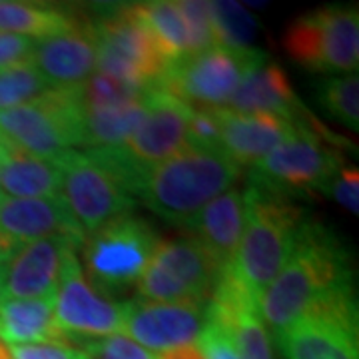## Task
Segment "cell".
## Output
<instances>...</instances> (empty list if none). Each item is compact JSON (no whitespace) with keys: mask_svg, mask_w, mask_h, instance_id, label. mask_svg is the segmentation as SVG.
Returning a JSON list of instances; mask_svg holds the SVG:
<instances>
[{"mask_svg":"<svg viewBox=\"0 0 359 359\" xmlns=\"http://www.w3.org/2000/svg\"><path fill=\"white\" fill-rule=\"evenodd\" d=\"M233 114H273L297 120L306 112L282 66L276 62L252 68L226 106Z\"/></svg>","mask_w":359,"mask_h":359,"instance_id":"cell-19","label":"cell"},{"mask_svg":"<svg viewBox=\"0 0 359 359\" xmlns=\"http://www.w3.org/2000/svg\"><path fill=\"white\" fill-rule=\"evenodd\" d=\"M320 104L339 120L346 124L347 128L358 132L359 128V76L358 72L351 74H341V76H330L321 82Z\"/></svg>","mask_w":359,"mask_h":359,"instance_id":"cell-30","label":"cell"},{"mask_svg":"<svg viewBox=\"0 0 359 359\" xmlns=\"http://www.w3.org/2000/svg\"><path fill=\"white\" fill-rule=\"evenodd\" d=\"M323 194L332 196L337 204L346 208L353 216L359 214V170L344 166L323 188Z\"/></svg>","mask_w":359,"mask_h":359,"instance_id":"cell-35","label":"cell"},{"mask_svg":"<svg viewBox=\"0 0 359 359\" xmlns=\"http://www.w3.org/2000/svg\"><path fill=\"white\" fill-rule=\"evenodd\" d=\"M219 134H222V116L219 110L212 108H192L188 122V146L219 150Z\"/></svg>","mask_w":359,"mask_h":359,"instance_id":"cell-34","label":"cell"},{"mask_svg":"<svg viewBox=\"0 0 359 359\" xmlns=\"http://www.w3.org/2000/svg\"><path fill=\"white\" fill-rule=\"evenodd\" d=\"M46 238H65L82 248L86 233L58 198H8L0 196V242L13 254L16 248Z\"/></svg>","mask_w":359,"mask_h":359,"instance_id":"cell-14","label":"cell"},{"mask_svg":"<svg viewBox=\"0 0 359 359\" xmlns=\"http://www.w3.org/2000/svg\"><path fill=\"white\" fill-rule=\"evenodd\" d=\"M80 16L62 6L0 0V30L26 39L42 40L76 25Z\"/></svg>","mask_w":359,"mask_h":359,"instance_id":"cell-24","label":"cell"},{"mask_svg":"<svg viewBox=\"0 0 359 359\" xmlns=\"http://www.w3.org/2000/svg\"><path fill=\"white\" fill-rule=\"evenodd\" d=\"M56 162L60 168V196L86 236L128 214L134 205L128 188L88 150H68Z\"/></svg>","mask_w":359,"mask_h":359,"instance_id":"cell-11","label":"cell"},{"mask_svg":"<svg viewBox=\"0 0 359 359\" xmlns=\"http://www.w3.org/2000/svg\"><path fill=\"white\" fill-rule=\"evenodd\" d=\"M192 108L164 88H154L138 130L128 140L106 148H84L110 168L136 200L144 176L188 146V122Z\"/></svg>","mask_w":359,"mask_h":359,"instance_id":"cell-5","label":"cell"},{"mask_svg":"<svg viewBox=\"0 0 359 359\" xmlns=\"http://www.w3.org/2000/svg\"><path fill=\"white\" fill-rule=\"evenodd\" d=\"M212 22L216 46L250 50L254 48L252 42L256 39L257 22L252 14L240 2L219 0L212 2Z\"/></svg>","mask_w":359,"mask_h":359,"instance_id":"cell-27","label":"cell"},{"mask_svg":"<svg viewBox=\"0 0 359 359\" xmlns=\"http://www.w3.org/2000/svg\"><path fill=\"white\" fill-rule=\"evenodd\" d=\"M208 325V304L196 302H148L134 297L124 302V330L136 344L154 351L196 344Z\"/></svg>","mask_w":359,"mask_h":359,"instance_id":"cell-13","label":"cell"},{"mask_svg":"<svg viewBox=\"0 0 359 359\" xmlns=\"http://www.w3.org/2000/svg\"><path fill=\"white\" fill-rule=\"evenodd\" d=\"M244 231L230 269L259 304L264 292L287 262L306 212L294 198L257 184L244 188Z\"/></svg>","mask_w":359,"mask_h":359,"instance_id":"cell-2","label":"cell"},{"mask_svg":"<svg viewBox=\"0 0 359 359\" xmlns=\"http://www.w3.org/2000/svg\"><path fill=\"white\" fill-rule=\"evenodd\" d=\"M82 349L88 359H158L146 347L136 344L132 337L124 334L106 335L98 339L82 341Z\"/></svg>","mask_w":359,"mask_h":359,"instance_id":"cell-33","label":"cell"},{"mask_svg":"<svg viewBox=\"0 0 359 359\" xmlns=\"http://www.w3.org/2000/svg\"><path fill=\"white\" fill-rule=\"evenodd\" d=\"M346 287H353L349 250L325 224L306 218L287 262L259 299V316L280 334L323 297Z\"/></svg>","mask_w":359,"mask_h":359,"instance_id":"cell-1","label":"cell"},{"mask_svg":"<svg viewBox=\"0 0 359 359\" xmlns=\"http://www.w3.org/2000/svg\"><path fill=\"white\" fill-rule=\"evenodd\" d=\"M36 40L0 30V70L32 62Z\"/></svg>","mask_w":359,"mask_h":359,"instance_id":"cell-37","label":"cell"},{"mask_svg":"<svg viewBox=\"0 0 359 359\" xmlns=\"http://www.w3.org/2000/svg\"><path fill=\"white\" fill-rule=\"evenodd\" d=\"M158 359H205L204 351L200 344H188V346L174 347V349H168V351H162V355Z\"/></svg>","mask_w":359,"mask_h":359,"instance_id":"cell-39","label":"cell"},{"mask_svg":"<svg viewBox=\"0 0 359 359\" xmlns=\"http://www.w3.org/2000/svg\"><path fill=\"white\" fill-rule=\"evenodd\" d=\"M178 8L188 28V56L214 48L216 36L212 22V2L180 0Z\"/></svg>","mask_w":359,"mask_h":359,"instance_id":"cell-32","label":"cell"},{"mask_svg":"<svg viewBox=\"0 0 359 359\" xmlns=\"http://www.w3.org/2000/svg\"><path fill=\"white\" fill-rule=\"evenodd\" d=\"M0 188L8 198H58V162L25 154L0 140Z\"/></svg>","mask_w":359,"mask_h":359,"instance_id":"cell-21","label":"cell"},{"mask_svg":"<svg viewBox=\"0 0 359 359\" xmlns=\"http://www.w3.org/2000/svg\"><path fill=\"white\" fill-rule=\"evenodd\" d=\"M0 337L8 346L70 341L54 318V297L0 299Z\"/></svg>","mask_w":359,"mask_h":359,"instance_id":"cell-22","label":"cell"},{"mask_svg":"<svg viewBox=\"0 0 359 359\" xmlns=\"http://www.w3.org/2000/svg\"><path fill=\"white\" fill-rule=\"evenodd\" d=\"M244 218V190L233 186L204 205L186 230L192 231L194 240L204 245L222 268L228 269L238 252Z\"/></svg>","mask_w":359,"mask_h":359,"instance_id":"cell-20","label":"cell"},{"mask_svg":"<svg viewBox=\"0 0 359 359\" xmlns=\"http://www.w3.org/2000/svg\"><path fill=\"white\" fill-rule=\"evenodd\" d=\"M321 22V72L351 74L359 65V13L355 6L318 8Z\"/></svg>","mask_w":359,"mask_h":359,"instance_id":"cell-23","label":"cell"},{"mask_svg":"<svg viewBox=\"0 0 359 359\" xmlns=\"http://www.w3.org/2000/svg\"><path fill=\"white\" fill-rule=\"evenodd\" d=\"M98 62V40L90 20L48 39L36 40L32 65L50 88H74L86 82Z\"/></svg>","mask_w":359,"mask_h":359,"instance_id":"cell-16","label":"cell"},{"mask_svg":"<svg viewBox=\"0 0 359 359\" xmlns=\"http://www.w3.org/2000/svg\"><path fill=\"white\" fill-rule=\"evenodd\" d=\"M240 174L242 168L222 150L186 146L144 176L136 198L156 216L186 228L204 205L233 188Z\"/></svg>","mask_w":359,"mask_h":359,"instance_id":"cell-3","label":"cell"},{"mask_svg":"<svg viewBox=\"0 0 359 359\" xmlns=\"http://www.w3.org/2000/svg\"><path fill=\"white\" fill-rule=\"evenodd\" d=\"M224 271L192 236L158 238L136 290L138 297L148 302L208 304Z\"/></svg>","mask_w":359,"mask_h":359,"instance_id":"cell-9","label":"cell"},{"mask_svg":"<svg viewBox=\"0 0 359 359\" xmlns=\"http://www.w3.org/2000/svg\"><path fill=\"white\" fill-rule=\"evenodd\" d=\"M198 344L202 347L205 359H238L236 349L231 346L230 335L222 327H218L216 323L208 321L204 334L200 335Z\"/></svg>","mask_w":359,"mask_h":359,"instance_id":"cell-38","label":"cell"},{"mask_svg":"<svg viewBox=\"0 0 359 359\" xmlns=\"http://www.w3.org/2000/svg\"><path fill=\"white\" fill-rule=\"evenodd\" d=\"M344 166L341 140L306 110L297 118L294 134L250 168V184L295 198L323 192L325 184Z\"/></svg>","mask_w":359,"mask_h":359,"instance_id":"cell-4","label":"cell"},{"mask_svg":"<svg viewBox=\"0 0 359 359\" xmlns=\"http://www.w3.org/2000/svg\"><path fill=\"white\" fill-rule=\"evenodd\" d=\"M90 20L98 40L96 70L142 88H158L166 76V60L160 56L150 30L142 25L132 4H112L96 11Z\"/></svg>","mask_w":359,"mask_h":359,"instance_id":"cell-8","label":"cell"},{"mask_svg":"<svg viewBox=\"0 0 359 359\" xmlns=\"http://www.w3.org/2000/svg\"><path fill=\"white\" fill-rule=\"evenodd\" d=\"M11 359H88L84 349L72 341H44L11 346Z\"/></svg>","mask_w":359,"mask_h":359,"instance_id":"cell-36","label":"cell"},{"mask_svg":"<svg viewBox=\"0 0 359 359\" xmlns=\"http://www.w3.org/2000/svg\"><path fill=\"white\" fill-rule=\"evenodd\" d=\"M54 318L62 334L78 346L124 330V304L104 295L88 282L76 248H70L65 256L54 295Z\"/></svg>","mask_w":359,"mask_h":359,"instance_id":"cell-12","label":"cell"},{"mask_svg":"<svg viewBox=\"0 0 359 359\" xmlns=\"http://www.w3.org/2000/svg\"><path fill=\"white\" fill-rule=\"evenodd\" d=\"M136 16L142 20L154 39L160 56L168 66L188 56V28L174 0H152L132 4Z\"/></svg>","mask_w":359,"mask_h":359,"instance_id":"cell-26","label":"cell"},{"mask_svg":"<svg viewBox=\"0 0 359 359\" xmlns=\"http://www.w3.org/2000/svg\"><path fill=\"white\" fill-rule=\"evenodd\" d=\"M84 112L74 88H48L32 102L0 110V140L25 154L56 160L82 146Z\"/></svg>","mask_w":359,"mask_h":359,"instance_id":"cell-6","label":"cell"},{"mask_svg":"<svg viewBox=\"0 0 359 359\" xmlns=\"http://www.w3.org/2000/svg\"><path fill=\"white\" fill-rule=\"evenodd\" d=\"M50 88L32 62L0 70V110L32 102Z\"/></svg>","mask_w":359,"mask_h":359,"instance_id":"cell-31","label":"cell"},{"mask_svg":"<svg viewBox=\"0 0 359 359\" xmlns=\"http://www.w3.org/2000/svg\"><path fill=\"white\" fill-rule=\"evenodd\" d=\"M276 339L285 359H359L358 330L321 316H302Z\"/></svg>","mask_w":359,"mask_h":359,"instance_id":"cell-18","label":"cell"},{"mask_svg":"<svg viewBox=\"0 0 359 359\" xmlns=\"http://www.w3.org/2000/svg\"><path fill=\"white\" fill-rule=\"evenodd\" d=\"M219 150L236 166L252 168L294 134L297 120L273 114H233L222 108Z\"/></svg>","mask_w":359,"mask_h":359,"instance_id":"cell-17","label":"cell"},{"mask_svg":"<svg viewBox=\"0 0 359 359\" xmlns=\"http://www.w3.org/2000/svg\"><path fill=\"white\" fill-rule=\"evenodd\" d=\"M264 62L266 56L256 48L236 50L214 46L170 66L160 88L190 108L222 110L228 106L245 74Z\"/></svg>","mask_w":359,"mask_h":359,"instance_id":"cell-10","label":"cell"},{"mask_svg":"<svg viewBox=\"0 0 359 359\" xmlns=\"http://www.w3.org/2000/svg\"><path fill=\"white\" fill-rule=\"evenodd\" d=\"M0 359H11V353H8V349L0 344Z\"/></svg>","mask_w":359,"mask_h":359,"instance_id":"cell-41","label":"cell"},{"mask_svg":"<svg viewBox=\"0 0 359 359\" xmlns=\"http://www.w3.org/2000/svg\"><path fill=\"white\" fill-rule=\"evenodd\" d=\"M8 256H11V254L6 252V248H4V245H2V242H0V266L4 264V259H6Z\"/></svg>","mask_w":359,"mask_h":359,"instance_id":"cell-40","label":"cell"},{"mask_svg":"<svg viewBox=\"0 0 359 359\" xmlns=\"http://www.w3.org/2000/svg\"><path fill=\"white\" fill-rule=\"evenodd\" d=\"M70 248L76 245L65 238H46L16 248L0 266V299L54 297Z\"/></svg>","mask_w":359,"mask_h":359,"instance_id":"cell-15","label":"cell"},{"mask_svg":"<svg viewBox=\"0 0 359 359\" xmlns=\"http://www.w3.org/2000/svg\"><path fill=\"white\" fill-rule=\"evenodd\" d=\"M283 48L295 65L311 72H321V22L318 11L302 14L287 26Z\"/></svg>","mask_w":359,"mask_h":359,"instance_id":"cell-28","label":"cell"},{"mask_svg":"<svg viewBox=\"0 0 359 359\" xmlns=\"http://www.w3.org/2000/svg\"><path fill=\"white\" fill-rule=\"evenodd\" d=\"M150 92L148 96L134 102L84 110L82 148H106V146H116L128 140L146 116Z\"/></svg>","mask_w":359,"mask_h":359,"instance_id":"cell-25","label":"cell"},{"mask_svg":"<svg viewBox=\"0 0 359 359\" xmlns=\"http://www.w3.org/2000/svg\"><path fill=\"white\" fill-rule=\"evenodd\" d=\"M152 88H142L134 86L130 82L118 80L108 74H92V76L76 86L78 100L84 110H94V108H110V106H120V104L134 102L140 100L144 96H148V92Z\"/></svg>","mask_w":359,"mask_h":359,"instance_id":"cell-29","label":"cell"},{"mask_svg":"<svg viewBox=\"0 0 359 359\" xmlns=\"http://www.w3.org/2000/svg\"><path fill=\"white\" fill-rule=\"evenodd\" d=\"M154 228L134 214H122L86 236L84 276L104 295L124 294L142 278L154 252Z\"/></svg>","mask_w":359,"mask_h":359,"instance_id":"cell-7","label":"cell"}]
</instances>
